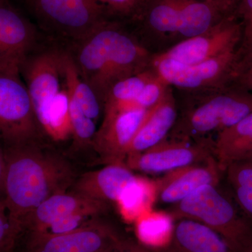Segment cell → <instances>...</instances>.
I'll list each match as a JSON object with an SVG mask.
<instances>
[{
  "label": "cell",
  "mask_w": 252,
  "mask_h": 252,
  "mask_svg": "<svg viewBox=\"0 0 252 252\" xmlns=\"http://www.w3.org/2000/svg\"><path fill=\"white\" fill-rule=\"evenodd\" d=\"M76 179L70 162L45 143L1 149V201L20 218L52 195L67 192Z\"/></svg>",
  "instance_id": "cell-1"
},
{
  "label": "cell",
  "mask_w": 252,
  "mask_h": 252,
  "mask_svg": "<svg viewBox=\"0 0 252 252\" xmlns=\"http://www.w3.org/2000/svg\"><path fill=\"white\" fill-rule=\"evenodd\" d=\"M187 93L170 140L212 139L252 112V94L234 84Z\"/></svg>",
  "instance_id": "cell-2"
},
{
  "label": "cell",
  "mask_w": 252,
  "mask_h": 252,
  "mask_svg": "<svg viewBox=\"0 0 252 252\" xmlns=\"http://www.w3.org/2000/svg\"><path fill=\"white\" fill-rule=\"evenodd\" d=\"M167 215L175 220L190 219L208 225L236 252L252 251V218L220 182L205 186L172 205Z\"/></svg>",
  "instance_id": "cell-3"
},
{
  "label": "cell",
  "mask_w": 252,
  "mask_h": 252,
  "mask_svg": "<svg viewBox=\"0 0 252 252\" xmlns=\"http://www.w3.org/2000/svg\"><path fill=\"white\" fill-rule=\"evenodd\" d=\"M20 70H0V133L4 147L45 143Z\"/></svg>",
  "instance_id": "cell-4"
},
{
  "label": "cell",
  "mask_w": 252,
  "mask_h": 252,
  "mask_svg": "<svg viewBox=\"0 0 252 252\" xmlns=\"http://www.w3.org/2000/svg\"><path fill=\"white\" fill-rule=\"evenodd\" d=\"M39 26L51 35L74 44L111 19L97 0H32Z\"/></svg>",
  "instance_id": "cell-5"
},
{
  "label": "cell",
  "mask_w": 252,
  "mask_h": 252,
  "mask_svg": "<svg viewBox=\"0 0 252 252\" xmlns=\"http://www.w3.org/2000/svg\"><path fill=\"white\" fill-rule=\"evenodd\" d=\"M242 56L238 49L204 62L185 64L154 54L150 67L171 87L192 92L233 84Z\"/></svg>",
  "instance_id": "cell-6"
},
{
  "label": "cell",
  "mask_w": 252,
  "mask_h": 252,
  "mask_svg": "<svg viewBox=\"0 0 252 252\" xmlns=\"http://www.w3.org/2000/svg\"><path fill=\"white\" fill-rule=\"evenodd\" d=\"M243 36V23L230 14L205 32L180 41L157 54L182 64H196L238 49Z\"/></svg>",
  "instance_id": "cell-7"
},
{
  "label": "cell",
  "mask_w": 252,
  "mask_h": 252,
  "mask_svg": "<svg viewBox=\"0 0 252 252\" xmlns=\"http://www.w3.org/2000/svg\"><path fill=\"white\" fill-rule=\"evenodd\" d=\"M215 157V140H167L143 153L127 158L132 170L148 174L168 172L206 161Z\"/></svg>",
  "instance_id": "cell-8"
},
{
  "label": "cell",
  "mask_w": 252,
  "mask_h": 252,
  "mask_svg": "<svg viewBox=\"0 0 252 252\" xmlns=\"http://www.w3.org/2000/svg\"><path fill=\"white\" fill-rule=\"evenodd\" d=\"M62 53L54 48L34 51L20 67L40 126L50 104L62 90Z\"/></svg>",
  "instance_id": "cell-9"
},
{
  "label": "cell",
  "mask_w": 252,
  "mask_h": 252,
  "mask_svg": "<svg viewBox=\"0 0 252 252\" xmlns=\"http://www.w3.org/2000/svg\"><path fill=\"white\" fill-rule=\"evenodd\" d=\"M27 252H111L123 243L108 225L97 220L65 234H29Z\"/></svg>",
  "instance_id": "cell-10"
},
{
  "label": "cell",
  "mask_w": 252,
  "mask_h": 252,
  "mask_svg": "<svg viewBox=\"0 0 252 252\" xmlns=\"http://www.w3.org/2000/svg\"><path fill=\"white\" fill-rule=\"evenodd\" d=\"M36 41L35 26L9 0H0V70H20Z\"/></svg>",
  "instance_id": "cell-11"
},
{
  "label": "cell",
  "mask_w": 252,
  "mask_h": 252,
  "mask_svg": "<svg viewBox=\"0 0 252 252\" xmlns=\"http://www.w3.org/2000/svg\"><path fill=\"white\" fill-rule=\"evenodd\" d=\"M150 109H131L104 117L92 142L104 162L124 163L131 144Z\"/></svg>",
  "instance_id": "cell-12"
},
{
  "label": "cell",
  "mask_w": 252,
  "mask_h": 252,
  "mask_svg": "<svg viewBox=\"0 0 252 252\" xmlns=\"http://www.w3.org/2000/svg\"><path fill=\"white\" fill-rule=\"evenodd\" d=\"M222 173L223 170L215 157L168 172L156 184V198L159 203L171 207L189 198L202 187L219 183Z\"/></svg>",
  "instance_id": "cell-13"
},
{
  "label": "cell",
  "mask_w": 252,
  "mask_h": 252,
  "mask_svg": "<svg viewBox=\"0 0 252 252\" xmlns=\"http://www.w3.org/2000/svg\"><path fill=\"white\" fill-rule=\"evenodd\" d=\"M138 180L126 163H110L77 177L71 189L91 200L119 203L126 190Z\"/></svg>",
  "instance_id": "cell-14"
},
{
  "label": "cell",
  "mask_w": 252,
  "mask_h": 252,
  "mask_svg": "<svg viewBox=\"0 0 252 252\" xmlns=\"http://www.w3.org/2000/svg\"><path fill=\"white\" fill-rule=\"evenodd\" d=\"M178 114V107L171 88L164 98L149 110L131 144L127 158L143 153L166 140L175 125Z\"/></svg>",
  "instance_id": "cell-15"
},
{
  "label": "cell",
  "mask_w": 252,
  "mask_h": 252,
  "mask_svg": "<svg viewBox=\"0 0 252 252\" xmlns=\"http://www.w3.org/2000/svg\"><path fill=\"white\" fill-rule=\"evenodd\" d=\"M109 207V203L97 201L71 192L52 195L21 218L24 231L37 233L69 214L97 207Z\"/></svg>",
  "instance_id": "cell-16"
},
{
  "label": "cell",
  "mask_w": 252,
  "mask_h": 252,
  "mask_svg": "<svg viewBox=\"0 0 252 252\" xmlns=\"http://www.w3.org/2000/svg\"><path fill=\"white\" fill-rule=\"evenodd\" d=\"M167 248L170 252H236L220 233L190 219L177 220Z\"/></svg>",
  "instance_id": "cell-17"
},
{
  "label": "cell",
  "mask_w": 252,
  "mask_h": 252,
  "mask_svg": "<svg viewBox=\"0 0 252 252\" xmlns=\"http://www.w3.org/2000/svg\"><path fill=\"white\" fill-rule=\"evenodd\" d=\"M215 157L222 170L230 162L252 157V112L217 135Z\"/></svg>",
  "instance_id": "cell-18"
},
{
  "label": "cell",
  "mask_w": 252,
  "mask_h": 252,
  "mask_svg": "<svg viewBox=\"0 0 252 252\" xmlns=\"http://www.w3.org/2000/svg\"><path fill=\"white\" fill-rule=\"evenodd\" d=\"M62 73L70 97L80 106L87 117L97 122L102 104L92 88L81 77L69 51H63Z\"/></svg>",
  "instance_id": "cell-19"
},
{
  "label": "cell",
  "mask_w": 252,
  "mask_h": 252,
  "mask_svg": "<svg viewBox=\"0 0 252 252\" xmlns=\"http://www.w3.org/2000/svg\"><path fill=\"white\" fill-rule=\"evenodd\" d=\"M150 67L143 72L124 78L116 82L109 89L103 106L104 117L127 111L131 102L138 96L146 84L155 76Z\"/></svg>",
  "instance_id": "cell-20"
},
{
  "label": "cell",
  "mask_w": 252,
  "mask_h": 252,
  "mask_svg": "<svg viewBox=\"0 0 252 252\" xmlns=\"http://www.w3.org/2000/svg\"><path fill=\"white\" fill-rule=\"evenodd\" d=\"M222 178L240 206L252 218V157L230 162Z\"/></svg>",
  "instance_id": "cell-21"
},
{
  "label": "cell",
  "mask_w": 252,
  "mask_h": 252,
  "mask_svg": "<svg viewBox=\"0 0 252 252\" xmlns=\"http://www.w3.org/2000/svg\"><path fill=\"white\" fill-rule=\"evenodd\" d=\"M41 127L46 137L56 142L67 140L72 135L67 88L60 91L50 104Z\"/></svg>",
  "instance_id": "cell-22"
},
{
  "label": "cell",
  "mask_w": 252,
  "mask_h": 252,
  "mask_svg": "<svg viewBox=\"0 0 252 252\" xmlns=\"http://www.w3.org/2000/svg\"><path fill=\"white\" fill-rule=\"evenodd\" d=\"M168 215L146 217L137 225L139 238L144 244L158 248L168 247L171 242L174 224Z\"/></svg>",
  "instance_id": "cell-23"
},
{
  "label": "cell",
  "mask_w": 252,
  "mask_h": 252,
  "mask_svg": "<svg viewBox=\"0 0 252 252\" xmlns=\"http://www.w3.org/2000/svg\"><path fill=\"white\" fill-rule=\"evenodd\" d=\"M108 207L87 209L69 214L67 216L56 220L45 229L29 234L52 236L70 233L98 220L101 215L107 212Z\"/></svg>",
  "instance_id": "cell-24"
},
{
  "label": "cell",
  "mask_w": 252,
  "mask_h": 252,
  "mask_svg": "<svg viewBox=\"0 0 252 252\" xmlns=\"http://www.w3.org/2000/svg\"><path fill=\"white\" fill-rule=\"evenodd\" d=\"M21 218L14 215L4 202L0 203V252H13L21 233Z\"/></svg>",
  "instance_id": "cell-25"
},
{
  "label": "cell",
  "mask_w": 252,
  "mask_h": 252,
  "mask_svg": "<svg viewBox=\"0 0 252 252\" xmlns=\"http://www.w3.org/2000/svg\"><path fill=\"white\" fill-rule=\"evenodd\" d=\"M69 112H70L74 145L92 144L94 136L97 132L95 122L86 115L80 106L70 97V95H69Z\"/></svg>",
  "instance_id": "cell-26"
},
{
  "label": "cell",
  "mask_w": 252,
  "mask_h": 252,
  "mask_svg": "<svg viewBox=\"0 0 252 252\" xmlns=\"http://www.w3.org/2000/svg\"><path fill=\"white\" fill-rule=\"evenodd\" d=\"M171 88L156 74L146 84L138 96L131 102L127 107V110L153 108L164 98Z\"/></svg>",
  "instance_id": "cell-27"
},
{
  "label": "cell",
  "mask_w": 252,
  "mask_h": 252,
  "mask_svg": "<svg viewBox=\"0 0 252 252\" xmlns=\"http://www.w3.org/2000/svg\"><path fill=\"white\" fill-rule=\"evenodd\" d=\"M114 19L135 20L140 14L144 0H97Z\"/></svg>",
  "instance_id": "cell-28"
},
{
  "label": "cell",
  "mask_w": 252,
  "mask_h": 252,
  "mask_svg": "<svg viewBox=\"0 0 252 252\" xmlns=\"http://www.w3.org/2000/svg\"><path fill=\"white\" fill-rule=\"evenodd\" d=\"M147 187V184L139 179L126 190L119 203L126 210H136L141 205H143L145 199L149 197L147 196L149 193Z\"/></svg>",
  "instance_id": "cell-29"
},
{
  "label": "cell",
  "mask_w": 252,
  "mask_h": 252,
  "mask_svg": "<svg viewBox=\"0 0 252 252\" xmlns=\"http://www.w3.org/2000/svg\"><path fill=\"white\" fill-rule=\"evenodd\" d=\"M238 12L243 21V53L252 51V0H240Z\"/></svg>",
  "instance_id": "cell-30"
},
{
  "label": "cell",
  "mask_w": 252,
  "mask_h": 252,
  "mask_svg": "<svg viewBox=\"0 0 252 252\" xmlns=\"http://www.w3.org/2000/svg\"><path fill=\"white\" fill-rule=\"evenodd\" d=\"M205 1L207 4L211 5L215 9L217 10L223 16L233 14L235 6L239 4L240 0H201Z\"/></svg>",
  "instance_id": "cell-31"
},
{
  "label": "cell",
  "mask_w": 252,
  "mask_h": 252,
  "mask_svg": "<svg viewBox=\"0 0 252 252\" xmlns=\"http://www.w3.org/2000/svg\"><path fill=\"white\" fill-rule=\"evenodd\" d=\"M233 84L252 94V69H238Z\"/></svg>",
  "instance_id": "cell-32"
},
{
  "label": "cell",
  "mask_w": 252,
  "mask_h": 252,
  "mask_svg": "<svg viewBox=\"0 0 252 252\" xmlns=\"http://www.w3.org/2000/svg\"><path fill=\"white\" fill-rule=\"evenodd\" d=\"M111 252H144L142 249L137 248V246L133 245H130L124 242L117 247V248L114 249L113 251Z\"/></svg>",
  "instance_id": "cell-33"
},
{
  "label": "cell",
  "mask_w": 252,
  "mask_h": 252,
  "mask_svg": "<svg viewBox=\"0 0 252 252\" xmlns=\"http://www.w3.org/2000/svg\"><path fill=\"white\" fill-rule=\"evenodd\" d=\"M246 68L252 69V51L245 53V54L243 53L238 69H246Z\"/></svg>",
  "instance_id": "cell-34"
},
{
  "label": "cell",
  "mask_w": 252,
  "mask_h": 252,
  "mask_svg": "<svg viewBox=\"0 0 252 252\" xmlns=\"http://www.w3.org/2000/svg\"><path fill=\"white\" fill-rule=\"evenodd\" d=\"M251 252H252V251Z\"/></svg>",
  "instance_id": "cell-35"
}]
</instances>
